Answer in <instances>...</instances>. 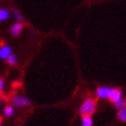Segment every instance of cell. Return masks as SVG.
<instances>
[{"mask_svg":"<svg viewBox=\"0 0 126 126\" xmlns=\"http://www.w3.org/2000/svg\"><path fill=\"white\" fill-rule=\"evenodd\" d=\"M96 110V101L92 97H88L80 105L79 112L81 116H92Z\"/></svg>","mask_w":126,"mask_h":126,"instance_id":"1","label":"cell"},{"mask_svg":"<svg viewBox=\"0 0 126 126\" xmlns=\"http://www.w3.org/2000/svg\"><path fill=\"white\" fill-rule=\"evenodd\" d=\"M11 102H12V105L14 108H17V109L28 107V105L31 104L30 99L28 98V97H26V96H22V95H14L11 98Z\"/></svg>","mask_w":126,"mask_h":126,"instance_id":"2","label":"cell"},{"mask_svg":"<svg viewBox=\"0 0 126 126\" xmlns=\"http://www.w3.org/2000/svg\"><path fill=\"white\" fill-rule=\"evenodd\" d=\"M96 96L101 99H109V96H110L111 93V88L107 87V86H101L96 89Z\"/></svg>","mask_w":126,"mask_h":126,"instance_id":"3","label":"cell"},{"mask_svg":"<svg viewBox=\"0 0 126 126\" xmlns=\"http://www.w3.org/2000/svg\"><path fill=\"white\" fill-rule=\"evenodd\" d=\"M123 97V92L122 89H118V88H111V93L110 96H109V99H110L112 103H116L117 101Z\"/></svg>","mask_w":126,"mask_h":126,"instance_id":"4","label":"cell"},{"mask_svg":"<svg viewBox=\"0 0 126 126\" xmlns=\"http://www.w3.org/2000/svg\"><path fill=\"white\" fill-rule=\"evenodd\" d=\"M22 30H23V23L22 22H16L11 27L9 32H11V35L13 37H17V36L22 32Z\"/></svg>","mask_w":126,"mask_h":126,"instance_id":"5","label":"cell"},{"mask_svg":"<svg viewBox=\"0 0 126 126\" xmlns=\"http://www.w3.org/2000/svg\"><path fill=\"white\" fill-rule=\"evenodd\" d=\"M12 54V47L9 45H1L0 47V58L2 60H7V58Z\"/></svg>","mask_w":126,"mask_h":126,"instance_id":"6","label":"cell"},{"mask_svg":"<svg viewBox=\"0 0 126 126\" xmlns=\"http://www.w3.org/2000/svg\"><path fill=\"white\" fill-rule=\"evenodd\" d=\"M81 125L82 126H93L94 125L93 117L92 116H82V118H81Z\"/></svg>","mask_w":126,"mask_h":126,"instance_id":"7","label":"cell"},{"mask_svg":"<svg viewBox=\"0 0 126 126\" xmlns=\"http://www.w3.org/2000/svg\"><path fill=\"white\" fill-rule=\"evenodd\" d=\"M14 107L13 105H6V107L4 108V115L5 117H8V118H11V117H13L14 116Z\"/></svg>","mask_w":126,"mask_h":126,"instance_id":"8","label":"cell"},{"mask_svg":"<svg viewBox=\"0 0 126 126\" xmlns=\"http://www.w3.org/2000/svg\"><path fill=\"white\" fill-rule=\"evenodd\" d=\"M118 119L120 122L126 123V107L122 108V109H118V115H117Z\"/></svg>","mask_w":126,"mask_h":126,"instance_id":"9","label":"cell"},{"mask_svg":"<svg viewBox=\"0 0 126 126\" xmlns=\"http://www.w3.org/2000/svg\"><path fill=\"white\" fill-rule=\"evenodd\" d=\"M16 63H17V57H16L15 54L12 53L11 56L7 58V64H8V65L14 66V65H16Z\"/></svg>","mask_w":126,"mask_h":126,"instance_id":"10","label":"cell"},{"mask_svg":"<svg viewBox=\"0 0 126 126\" xmlns=\"http://www.w3.org/2000/svg\"><path fill=\"white\" fill-rule=\"evenodd\" d=\"M8 17H9V12L6 9H0V22L7 20Z\"/></svg>","mask_w":126,"mask_h":126,"instance_id":"11","label":"cell"},{"mask_svg":"<svg viewBox=\"0 0 126 126\" xmlns=\"http://www.w3.org/2000/svg\"><path fill=\"white\" fill-rule=\"evenodd\" d=\"M113 105H115L117 109H122V108L126 107V98L122 97V98L119 99V101H117L116 103H113Z\"/></svg>","mask_w":126,"mask_h":126,"instance_id":"12","label":"cell"},{"mask_svg":"<svg viewBox=\"0 0 126 126\" xmlns=\"http://www.w3.org/2000/svg\"><path fill=\"white\" fill-rule=\"evenodd\" d=\"M12 12H13V14H14V17H15L19 22L23 21V16H22V14L20 13V11H17L16 8H13V9H12Z\"/></svg>","mask_w":126,"mask_h":126,"instance_id":"13","label":"cell"},{"mask_svg":"<svg viewBox=\"0 0 126 126\" xmlns=\"http://www.w3.org/2000/svg\"><path fill=\"white\" fill-rule=\"evenodd\" d=\"M4 89V80L2 79H0V92Z\"/></svg>","mask_w":126,"mask_h":126,"instance_id":"14","label":"cell"},{"mask_svg":"<svg viewBox=\"0 0 126 126\" xmlns=\"http://www.w3.org/2000/svg\"><path fill=\"white\" fill-rule=\"evenodd\" d=\"M1 103H2V97L0 96V105H1Z\"/></svg>","mask_w":126,"mask_h":126,"instance_id":"15","label":"cell"},{"mask_svg":"<svg viewBox=\"0 0 126 126\" xmlns=\"http://www.w3.org/2000/svg\"><path fill=\"white\" fill-rule=\"evenodd\" d=\"M1 123H2V118L0 117V126H1Z\"/></svg>","mask_w":126,"mask_h":126,"instance_id":"16","label":"cell"}]
</instances>
